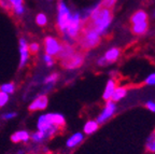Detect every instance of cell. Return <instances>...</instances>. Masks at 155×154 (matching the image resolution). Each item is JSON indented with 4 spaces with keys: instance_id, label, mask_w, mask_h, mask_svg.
I'll list each match as a JSON object with an SVG mask.
<instances>
[{
    "instance_id": "14",
    "label": "cell",
    "mask_w": 155,
    "mask_h": 154,
    "mask_svg": "<svg viewBox=\"0 0 155 154\" xmlns=\"http://www.w3.org/2000/svg\"><path fill=\"white\" fill-rule=\"evenodd\" d=\"M98 128H99V124L97 123V121H87L84 124V126H83V132L85 135H92V134H94L95 132L98 130Z\"/></svg>"
},
{
    "instance_id": "23",
    "label": "cell",
    "mask_w": 155,
    "mask_h": 154,
    "mask_svg": "<svg viewBox=\"0 0 155 154\" xmlns=\"http://www.w3.org/2000/svg\"><path fill=\"white\" fill-rule=\"evenodd\" d=\"M0 91L5 93V94H13L15 91V85L13 82H10V83H5V84L0 85Z\"/></svg>"
},
{
    "instance_id": "5",
    "label": "cell",
    "mask_w": 155,
    "mask_h": 154,
    "mask_svg": "<svg viewBox=\"0 0 155 154\" xmlns=\"http://www.w3.org/2000/svg\"><path fill=\"white\" fill-rule=\"evenodd\" d=\"M61 43H63V42L57 38H54V37H52V36L45 37L43 40L45 55L51 56L52 58L55 59L57 54L59 53V51H61Z\"/></svg>"
},
{
    "instance_id": "21",
    "label": "cell",
    "mask_w": 155,
    "mask_h": 154,
    "mask_svg": "<svg viewBox=\"0 0 155 154\" xmlns=\"http://www.w3.org/2000/svg\"><path fill=\"white\" fill-rule=\"evenodd\" d=\"M14 9L15 15H22L24 12V0H10Z\"/></svg>"
},
{
    "instance_id": "15",
    "label": "cell",
    "mask_w": 155,
    "mask_h": 154,
    "mask_svg": "<svg viewBox=\"0 0 155 154\" xmlns=\"http://www.w3.org/2000/svg\"><path fill=\"white\" fill-rule=\"evenodd\" d=\"M147 18H148V15L144 11L142 10H139L137 12H135L130 17V23H133L134 25L135 24H140V23L147 22Z\"/></svg>"
},
{
    "instance_id": "20",
    "label": "cell",
    "mask_w": 155,
    "mask_h": 154,
    "mask_svg": "<svg viewBox=\"0 0 155 154\" xmlns=\"http://www.w3.org/2000/svg\"><path fill=\"white\" fill-rule=\"evenodd\" d=\"M126 93H127V91H126L125 87H117V89H114L113 94H112L111 99H110V100H112L113 102L121 100L123 97L126 96Z\"/></svg>"
},
{
    "instance_id": "26",
    "label": "cell",
    "mask_w": 155,
    "mask_h": 154,
    "mask_svg": "<svg viewBox=\"0 0 155 154\" xmlns=\"http://www.w3.org/2000/svg\"><path fill=\"white\" fill-rule=\"evenodd\" d=\"M116 3V0H102L100 2V5L102 8H106V9L112 10V8L114 7V5Z\"/></svg>"
},
{
    "instance_id": "29",
    "label": "cell",
    "mask_w": 155,
    "mask_h": 154,
    "mask_svg": "<svg viewBox=\"0 0 155 154\" xmlns=\"http://www.w3.org/2000/svg\"><path fill=\"white\" fill-rule=\"evenodd\" d=\"M17 114L15 112H10V113H5L2 116V119L3 120H11V119H14Z\"/></svg>"
},
{
    "instance_id": "28",
    "label": "cell",
    "mask_w": 155,
    "mask_h": 154,
    "mask_svg": "<svg viewBox=\"0 0 155 154\" xmlns=\"http://www.w3.org/2000/svg\"><path fill=\"white\" fill-rule=\"evenodd\" d=\"M57 79H58V73H52V75H50L48 78H46L44 82H45V84L51 85V84H54Z\"/></svg>"
},
{
    "instance_id": "18",
    "label": "cell",
    "mask_w": 155,
    "mask_h": 154,
    "mask_svg": "<svg viewBox=\"0 0 155 154\" xmlns=\"http://www.w3.org/2000/svg\"><path fill=\"white\" fill-rule=\"evenodd\" d=\"M0 7L5 10V12L7 13L9 16H11V17L15 16L14 9H13V5L10 0H0Z\"/></svg>"
},
{
    "instance_id": "27",
    "label": "cell",
    "mask_w": 155,
    "mask_h": 154,
    "mask_svg": "<svg viewBox=\"0 0 155 154\" xmlns=\"http://www.w3.org/2000/svg\"><path fill=\"white\" fill-rule=\"evenodd\" d=\"M8 101H9V95L0 91V108L5 107Z\"/></svg>"
},
{
    "instance_id": "13",
    "label": "cell",
    "mask_w": 155,
    "mask_h": 154,
    "mask_svg": "<svg viewBox=\"0 0 155 154\" xmlns=\"http://www.w3.org/2000/svg\"><path fill=\"white\" fill-rule=\"evenodd\" d=\"M48 116L50 119V122L53 124V125L57 126L59 128H63L66 124L65 116L61 113H48Z\"/></svg>"
},
{
    "instance_id": "32",
    "label": "cell",
    "mask_w": 155,
    "mask_h": 154,
    "mask_svg": "<svg viewBox=\"0 0 155 154\" xmlns=\"http://www.w3.org/2000/svg\"><path fill=\"white\" fill-rule=\"evenodd\" d=\"M145 107H147V108H148L151 112H154V113H155V104L153 102V101H149V102H147Z\"/></svg>"
},
{
    "instance_id": "12",
    "label": "cell",
    "mask_w": 155,
    "mask_h": 154,
    "mask_svg": "<svg viewBox=\"0 0 155 154\" xmlns=\"http://www.w3.org/2000/svg\"><path fill=\"white\" fill-rule=\"evenodd\" d=\"M11 141L14 143H19V142H27L30 140V134L27 130H17V132H13L11 137H10Z\"/></svg>"
},
{
    "instance_id": "33",
    "label": "cell",
    "mask_w": 155,
    "mask_h": 154,
    "mask_svg": "<svg viewBox=\"0 0 155 154\" xmlns=\"http://www.w3.org/2000/svg\"><path fill=\"white\" fill-rule=\"evenodd\" d=\"M106 64H107V60L104 59V57L100 58V59L98 60V65H100V66H104V65H106Z\"/></svg>"
},
{
    "instance_id": "25",
    "label": "cell",
    "mask_w": 155,
    "mask_h": 154,
    "mask_svg": "<svg viewBox=\"0 0 155 154\" xmlns=\"http://www.w3.org/2000/svg\"><path fill=\"white\" fill-rule=\"evenodd\" d=\"M28 52L30 55L36 56L39 52V44L37 42H32L28 45Z\"/></svg>"
},
{
    "instance_id": "9",
    "label": "cell",
    "mask_w": 155,
    "mask_h": 154,
    "mask_svg": "<svg viewBox=\"0 0 155 154\" xmlns=\"http://www.w3.org/2000/svg\"><path fill=\"white\" fill-rule=\"evenodd\" d=\"M75 51H77V48H75L74 45H71V43H69V42H67V41H63L61 51H59V53L57 54L55 59H58L59 62H61V60L65 59V58L72 55Z\"/></svg>"
},
{
    "instance_id": "24",
    "label": "cell",
    "mask_w": 155,
    "mask_h": 154,
    "mask_svg": "<svg viewBox=\"0 0 155 154\" xmlns=\"http://www.w3.org/2000/svg\"><path fill=\"white\" fill-rule=\"evenodd\" d=\"M36 23L39 25V26H41V27L45 26L46 23H48V18H46L45 14H43V13H39L36 17Z\"/></svg>"
},
{
    "instance_id": "10",
    "label": "cell",
    "mask_w": 155,
    "mask_h": 154,
    "mask_svg": "<svg viewBox=\"0 0 155 154\" xmlns=\"http://www.w3.org/2000/svg\"><path fill=\"white\" fill-rule=\"evenodd\" d=\"M19 53H21V62H19V68H23L25 64L27 63L29 57V52H28V44H27L25 39H21L19 40Z\"/></svg>"
},
{
    "instance_id": "4",
    "label": "cell",
    "mask_w": 155,
    "mask_h": 154,
    "mask_svg": "<svg viewBox=\"0 0 155 154\" xmlns=\"http://www.w3.org/2000/svg\"><path fill=\"white\" fill-rule=\"evenodd\" d=\"M85 56H86V52H84L82 50H77L72 55L61 60L59 64H61V66L64 69H77V68H80L84 64Z\"/></svg>"
},
{
    "instance_id": "16",
    "label": "cell",
    "mask_w": 155,
    "mask_h": 154,
    "mask_svg": "<svg viewBox=\"0 0 155 154\" xmlns=\"http://www.w3.org/2000/svg\"><path fill=\"white\" fill-rule=\"evenodd\" d=\"M148 25H149L148 22H143L140 23V24H135L130 28V30L134 35H143L148 30V27H149Z\"/></svg>"
},
{
    "instance_id": "31",
    "label": "cell",
    "mask_w": 155,
    "mask_h": 154,
    "mask_svg": "<svg viewBox=\"0 0 155 154\" xmlns=\"http://www.w3.org/2000/svg\"><path fill=\"white\" fill-rule=\"evenodd\" d=\"M145 84H150V85L155 84V73L154 75H151L148 79L145 80Z\"/></svg>"
},
{
    "instance_id": "1",
    "label": "cell",
    "mask_w": 155,
    "mask_h": 154,
    "mask_svg": "<svg viewBox=\"0 0 155 154\" xmlns=\"http://www.w3.org/2000/svg\"><path fill=\"white\" fill-rule=\"evenodd\" d=\"M113 18V11L110 9L102 8L101 5H98L93 10L91 14L82 21L81 27L86 29H91L96 34L101 35L106 30V28L109 26Z\"/></svg>"
},
{
    "instance_id": "3",
    "label": "cell",
    "mask_w": 155,
    "mask_h": 154,
    "mask_svg": "<svg viewBox=\"0 0 155 154\" xmlns=\"http://www.w3.org/2000/svg\"><path fill=\"white\" fill-rule=\"evenodd\" d=\"M71 19V13L66 7V5L63 1H59L58 3V18H57V28L58 32L61 36H65L66 29H67L68 25L70 23Z\"/></svg>"
},
{
    "instance_id": "19",
    "label": "cell",
    "mask_w": 155,
    "mask_h": 154,
    "mask_svg": "<svg viewBox=\"0 0 155 154\" xmlns=\"http://www.w3.org/2000/svg\"><path fill=\"white\" fill-rule=\"evenodd\" d=\"M145 149L149 153L155 154V129L151 132V135L149 136L147 143H145Z\"/></svg>"
},
{
    "instance_id": "17",
    "label": "cell",
    "mask_w": 155,
    "mask_h": 154,
    "mask_svg": "<svg viewBox=\"0 0 155 154\" xmlns=\"http://www.w3.org/2000/svg\"><path fill=\"white\" fill-rule=\"evenodd\" d=\"M114 89H115V81L113 80H109L108 81V84L106 86V89H104V100H110L111 99V96L113 94Z\"/></svg>"
},
{
    "instance_id": "11",
    "label": "cell",
    "mask_w": 155,
    "mask_h": 154,
    "mask_svg": "<svg viewBox=\"0 0 155 154\" xmlns=\"http://www.w3.org/2000/svg\"><path fill=\"white\" fill-rule=\"evenodd\" d=\"M84 140V135L82 132H74L73 135H71L68 138L66 141V147L69 149H73V148L78 147L79 145H81Z\"/></svg>"
},
{
    "instance_id": "22",
    "label": "cell",
    "mask_w": 155,
    "mask_h": 154,
    "mask_svg": "<svg viewBox=\"0 0 155 154\" xmlns=\"http://www.w3.org/2000/svg\"><path fill=\"white\" fill-rule=\"evenodd\" d=\"M120 55V50L116 48H113V49H110L108 52L106 53V55H104V59L107 60V63H111V62H114V60H116V58L119 57Z\"/></svg>"
},
{
    "instance_id": "6",
    "label": "cell",
    "mask_w": 155,
    "mask_h": 154,
    "mask_svg": "<svg viewBox=\"0 0 155 154\" xmlns=\"http://www.w3.org/2000/svg\"><path fill=\"white\" fill-rule=\"evenodd\" d=\"M81 25H82V21H81V18H80V15L74 14L73 16H71L70 23H69L67 29H66L65 36L67 35L69 38L75 41L78 36H79V32H80Z\"/></svg>"
},
{
    "instance_id": "2",
    "label": "cell",
    "mask_w": 155,
    "mask_h": 154,
    "mask_svg": "<svg viewBox=\"0 0 155 154\" xmlns=\"http://www.w3.org/2000/svg\"><path fill=\"white\" fill-rule=\"evenodd\" d=\"M75 41H77L80 50L87 52V51L96 48L97 45H99L101 39H100L99 35L96 34L95 32H93L91 29H86L81 27L79 36H78Z\"/></svg>"
},
{
    "instance_id": "7",
    "label": "cell",
    "mask_w": 155,
    "mask_h": 154,
    "mask_svg": "<svg viewBox=\"0 0 155 154\" xmlns=\"http://www.w3.org/2000/svg\"><path fill=\"white\" fill-rule=\"evenodd\" d=\"M115 110H116L115 104H114L112 100H108L107 101L104 109L102 110L101 113L98 116V118H97V123H98L99 125L100 124L106 123L107 121L109 120L110 118H112V116L115 113Z\"/></svg>"
},
{
    "instance_id": "8",
    "label": "cell",
    "mask_w": 155,
    "mask_h": 154,
    "mask_svg": "<svg viewBox=\"0 0 155 154\" xmlns=\"http://www.w3.org/2000/svg\"><path fill=\"white\" fill-rule=\"evenodd\" d=\"M48 96L44 94L40 95L38 96L37 98L34 99L31 104L29 105L28 107V110L30 112H34V111H40V110H45L46 107H48Z\"/></svg>"
},
{
    "instance_id": "30",
    "label": "cell",
    "mask_w": 155,
    "mask_h": 154,
    "mask_svg": "<svg viewBox=\"0 0 155 154\" xmlns=\"http://www.w3.org/2000/svg\"><path fill=\"white\" fill-rule=\"evenodd\" d=\"M44 59H45V63L48 66H52V65H54V63H55V59L52 58L51 56H48V55L44 56Z\"/></svg>"
}]
</instances>
